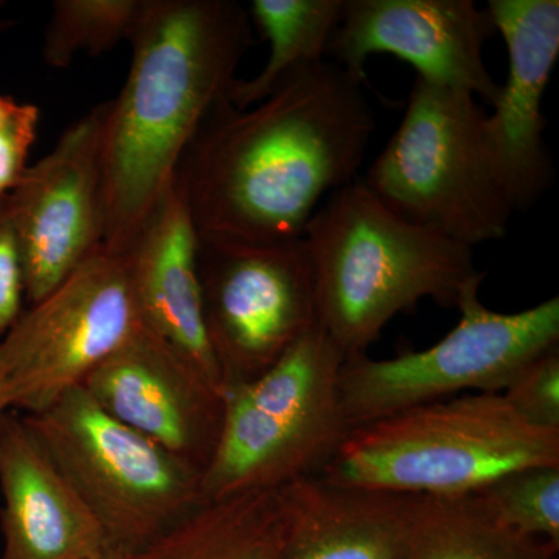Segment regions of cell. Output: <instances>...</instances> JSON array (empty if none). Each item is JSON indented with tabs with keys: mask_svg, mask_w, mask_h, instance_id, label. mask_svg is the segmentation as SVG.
Returning a JSON list of instances; mask_svg holds the SVG:
<instances>
[{
	"mask_svg": "<svg viewBox=\"0 0 559 559\" xmlns=\"http://www.w3.org/2000/svg\"><path fill=\"white\" fill-rule=\"evenodd\" d=\"M0 559H91L105 532L24 415L0 418Z\"/></svg>",
	"mask_w": 559,
	"mask_h": 559,
	"instance_id": "cell-15",
	"label": "cell"
},
{
	"mask_svg": "<svg viewBox=\"0 0 559 559\" xmlns=\"http://www.w3.org/2000/svg\"><path fill=\"white\" fill-rule=\"evenodd\" d=\"M496 32L509 50V79L500 86L484 132L492 164L514 209L546 193L554 167L544 142L543 98L559 57L558 0H489Z\"/></svg>",
	"mask_w": 559,
	"mask_h": 559,
	"instance_id": "cell-14",
	"label": "cell"
},
{
	"mask_svg": "<svg viewBox=\"0 0 559 559\" xmlns=\"http://www.w3.org/2000/svg\"><path fill=\"white\" fill-rule=\"evenodd\" d=\"M344 3L345 0H252L249 17L270 43V60L253 79L235 81L230 105L250 108L270 97L289 76L325 61Z\"/></svg>",
	"mask_w": 559,
	"mask_h": 559,
	"instance_id": "cell-20",
	"label": "cell"
},
{
	"mask_svg": "<svg viewBox=\"0 0 559 559\" xmlns=\"http://www.w3.org/2000/svg\"><path fill=\"white\" fill-rule=\"evenodd\" d=\"M21 103L14 100L10 95L0 94V128L7 123L20 108Z\"/></svg>",
	"mask_w": 559,
	"mask_h": 559,
	"instance_id": "cell-26",
	"label": "cell"
},
{
	"mask_svg": "<svg viewBox=\"0 0 559 559\" xmlns=\"http://www.w3.org/2000/svg\"><path fill=\"white\" fill-rule=\"evenodd\" d=\"M24 417L100 524L109 549L135 554L204 503L201 469L110 417L83 385Z\"/></svg>",
	"mask_w": 559,
	"mask_h": 559,
	"instance_id": "cell-7",
	"label": "cell"
},
{
	"mask_svg": "<svg viewBox=\"0 0 559 559\" xmlns=\"http://www.w3.org/2000/svg\"><path fill=\"white\" fill-rule=\"evenodd\" d=\"M5 414L2 409H0V418H2V415Z\"/></svg>",
	"mask_w": 559,
	"mask_h": 559,
	"instance_id": "cell-29",
	"label": "cell"
},
{
	"mask_svg": "<svg viewBox=\"0 0 559 559\" xmlns=\"http://www.w3.org/2000/svg\"><path fill=\"white\" fill-rule=\"evenodd\" d=\"M400 559H559V547L503 524L477 492L414 495Z\"/></svg>",
	"mask_w": 559,
	"mask_h": 559,
	"instance_id": "cell-19",
	"label": "cell"
},
{
	"mask_svg": "<svg viewBox=\"0 0 559 559\" xmlns=\"http://www.w3.org/2000/svg\"><path fill=\"white\" fill-rule=\"evenodd\" d=\"M290 528L283 559H400L412 496L320 476L283 487Z\"/></svg>",
	"mask_w": 559,
	"mask_h": 559,
	"instance_id": "cell-17",
	"label": "cell"
},
{
	"mask_svg": "<svg viewBox=\"0 0 559 559\" xmlns=\"http://www.w3.org/2000/svg\"><path fill=\"white\" fill-rule=\"evenodd\" d=\"M304 241L318 325L345 359L367 355L400 312L425 299L457 308L485 278L473 249L401 218L360 179L325 198Z\"/></svg>",
	"mask_w": 559,
	"mask_h": 559,
	"instance_id": "cell-3",
	"label": "cell"
},
{
	"mask_svg": "<svg viewBox=\"0 0 559 559\" xmlns=\"http://www.w3.org/2000/svg\"><path fill=\"white\" fill-rule=\"evenodd\" d=\"M198 250L197 227L173 182L123 255L142 325L178 349L226 396L205 329Z\"/></svg>",
	"mask_w": 559,
	"mask_h": 559,
	"instance_id": "cell-16",
	"label": "cell"
},
{
	"mask_svg": "<svg viewBox=\"0 0 559 559\" xmlns=\"http://www.w3.org/2000/svg\"><path fill=\"white\" fill-rule=\"evenodd\" d=\"M39 120L38 106L21 103L13 117L0 128V200L16 189L27 171Z\"/></svg>",
	"mask_w": 559,
	"mask_h": 559,
	"instance_id": "cell-25",
	"label": "cell"
},
{
	"mask_svg": "<svg viewBox=\"0 0 559 559\" xmlns=\"http://www.w3.org/2000/svg\"><path fill=\"white\" fill-rule=\"evenodd\" d=\"M559 466V430L536 428L502 393L423 404L353 429L323 479L401 495L479 491L511 471Z\"/></svg>",
	"mask_w": 559,
	"mask_h": 559,
	"instance_id": "cell-4",
	"label": "cell"
},
{
	"mask_svg": "<svg viewBox=\"0 0 559 559\" xmlns=\"http://www.w3.org/2000/svg\"><path fill=\"white\" fill-rule=\"evenodd\" d=\"M198 267L205 329L226 393L270 370L318 326L304 237L274 242L200 240Z\"/></svg>",
	"mask_w": 559,
	"mask_h": 559,
	"instance_id": "cell-10",
	"label": "cell"
},
{
	"mask_svg": "<svg viewBox=\"0 0 559 559\" xmlns=\"http://www.w3.org/2000/svg\"><path fill=\"white\" fill-rule=\"evenodd\" d=\"M9 197L0 200V337L24 311L25 299L24 260Z\"/></svg>",
	"mask_w": 559,
	"mask_h": 559,
	"instance_id": "cell-24",
	"label": "cell"
},
{
	"mask_svg": "<svg viewBox=\"0 0 559 559\" xmlns=\"http://www.w3.org/2000/svg\"><path fill=\"white\" fill-rule=\"evenodd\" d=\"M466 92L415 79L403 120L370 165L367 189L401 218L473 249L502 240L516 213Z\"/></svg>",
	"mask_w": 559,
	"mask_h": 559,
	"instance_id": "cell-6",
	"label": "cell"
},
{
	"mask_svg": "<svg viewBox=\"0 0 559 559\" xmlns=\"http://www.w3.org/2000/svg\"><path fill=\"white\" fill-rule=\"evenodd\" d=\"M364 83L325 60L250 108L221 105L175 176L200 240L304 237L325 198L358 179L374 130Z\"/></svg>",
	"mask_w": 559,
	"mask_h": 559,
	"instance_id": "cell-1",
	"label": "cell"
},
{
	"mask_svg": "<svg viewBox=\"0 0 559 559\" xmlns=\"http://www.w3.org/2000/svg\"><path fill=\"white\" fill-rule=\"evenodd\" d=\"M140 326L127 260L102 248L0 337V409H49Z\"/></svg>",
	"mask_w": 559,
	"mask_h": 559,
	"instance_id": "cell-9",
	"label": "cell"
},
{
	"mask_svg": "<svg viewBox=\"0 0 559 559\" xmlns=\"http://www.w3.org/2000/svg\"><path fill=\"white\" fill-rule=\"evenodd\" d=\"M344 360L318 325L270 370L227 390L202 502L320 476L352 432L341 403Z\"/></svg>",
	"mask_w": 559,
	"mask_h": 559,
	"instance_id": "cell-5",
	"label": "cell"
},
{
	"mask_svg": "<svg viewBox=\"0 0 559 559\" xmlns=\"http://www.w3.org/2000/svg\"><path fill=\"white\" fill-rule=\"evenodd\" d=\"M479 289L462 297L457 326L432 347L344 360L341 403L352 430L465 390L500 393L524 364L559 345V297L507 314L485 307Z\"/></svg>",
	"mask_w": 559,
	"mask_h": 559,
	"instance_id": "cell-8",
	"label": "cell"
},
{
	"mask_svg": "<svg viewBox=\"0 0 559 559\" xmlns=\"http://www.w3.org/2000/svg\"><path fill=\"white\" fill-rule=\"evenodd\" d=\"M252 32L235 0H145L130 72L103 119V248H131L202 124L229 102Z\"/></svg>",
	"mask_w": 559,
	"mask_h": 559,
	"instance_id": "cell-2",
	"label": "cell"
},
{
	"mask_svg": "<svg viewBox=\"0 0 559 559\" xmlns=\"http://www.w3.org/2000/svg\"><path fill=\"white\" fill-rule=\"evenodd\" d=\"M290 513L285 489L202 503L128 559H283Z\"/></svg>",
	"mask_w": 559,
	"mask_h": 559,
	"instance_id": "cell-18",
	"label": "cell"
},
{
	"mask_svg": "<svg viewBox=\"0 0 559 559\" xmlns=\"http://www.w3.org/2000/svg\"><path fill=\"white\" fill-rule=\"evenodd\" d=\"M145 0H57L44 33L43 58L68 69L80 53H105L130 43Z\"/></svg>",
	"mask_w": 559,
	"mask_h": 559,
	"instance_id": "cell-21",
	"label": "cell"
},
{
	"mask_svg": "<svg viewBox=\"0 0 559 559\" xmlns=\"http://www.w3.org/2000/svg\"><path fill=\"white\" fill-rule=\"evenodd\" d=\"M500 393L530 425L559 430V345L524 364Z\"/></svg>",
	"mask_w": 559,
	"mask_h": 559,
	"instance_id": "cell-23",
	"label": "cell"
},
{
	"mask_svg": "<svg viewBox=\"0 0 559 559\" xmlns=\"http://www.w3.org/2000/svg\"><path fill=\"white\" fill-rule=\"evenodd\" d=\"M496 33L487 7L473 0H345L326 57L366 81L371 55L389 53L409 62L418 79L492 106L500 84L484 49Z\"/></svg>",
	"mask_w": 559,
	"mask_h": 559,
	"instance_id": "cell-12",
	"label": "cell"
},
{
	"mask_svg": "<svg viewBox=\"0 0 559 559\" xmlns=\"http://www.w3.org/2000/svg\"><path fill=\"white\" fill-rule=\"evenodd\" d=\"M91 559H128V555L121 554L119 550L106 549Z\"/></svg>",
	"mask_w": 559,
	"mask_h": 559,
	"instance_id": "cell-27",
	"label": "cell"
},
{
	"mask_svg": "<svg viewBox=\"0 0 559 559\" xmlns=\"http://www.w3.org/2000/svg\"><path fill=\"white\" fill-rule=\"evenodd\" d=\"M474 492L503 524L559 547V466L511 471Z\"/></svg>",
	"mask_w": 559,
	"mask_h": 559,
	"instance_id": "cell-22",
	"label": "cell"
},
{
	"mask_svg": "<svg viewBox=\"0 0 559 559\" xmlns=\"http://www.w3.org/2000/svg\"><path fill=\"white\" fill-rule=\"evenodd\" d=\"M0 9H2V2H0ZM7 25H9L7 22L0 21V32L5 31Z\"/></svg>",
	"mask_w": 559,
	"mask_h": 559,
	"instance_id": "cell-28",
	"label": "cell"
},
{
	"mask_svg": "<svg viewBox=\"0 0 559 559\" xmlns=\"http://www.w3.org/2000/svg\"><path fill=\"white\" fill-rule=\"evenodd\" d=\"M105 110L106 102L69 124L53 150L28 165L10 193L28 305L57 288L105 242Z\"/></svg>",
	"mask_w": 559,
	"mask_h": 559,
	"instance_id": "cell-11",
	"label": "cell"
},
{
	"mask_svg": "<svg viewBox=\"0 0 559 559\" xmlns=\"http://www.w3.org/2000/svg\"><path fill=\"white\" fill-rule=\"evenodd\" d=\"M81 385L110 417L204 473L226 396L153 331L140 326Z\"/></svg>",
	"mask_w": 559,
	"mask_h": 559,
	"instance_id": "cell-13",
	"label": "cell"
}]
</instances>
